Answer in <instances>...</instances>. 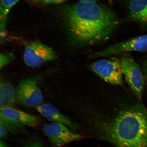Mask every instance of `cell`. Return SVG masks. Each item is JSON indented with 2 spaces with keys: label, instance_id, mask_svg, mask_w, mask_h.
I'll return each mask as SVG.
<instances>
[{
  "label": "cell",
  "instance_id": "obj_7",
  "mask_svg": "<svg viewBox=\"0 0 147 147\" xmlns=\"http://www.w3.org/2000/svg\"><path fill=\"white\" fill-rule=\"evenodd\" d=\"M17 100L24 105L39 106L43 100V95L35 78H28L18 83L16 89Z\"/></svg>",
  "mask_w": 147,
  "mask_h": 147
},
{
  "label": "cell",
  "instance_id": "obj_2",
  "mask_svg": "<svg viewBox=\"0 0 147 147\" xmlns=\"http://www.w3.org/2000/svg\"><path fill=\"white\" fill-rule=\"evenodd\" d=\"M99 137L116 147H147V108L137 103L101 125Z\"/></svg>",
  "mask_w": 147,
  "mask_h": 147
},
{
  "label": "cell",
  "instance_id": "obj_16",
  "mask_svg": "<svg viewBox=\"0 0 147 147\" xmlns=\"http://www.w3.org/2000/svg\"><path fill=\"white\" fill-rule=\"evenodd\" d=\"M67 0H45L44 3L45 4H60Z\"/></svg>",
  "mask_w": 147,
  "mask_h": 147
},
{
  "label": "cell",
  "instance_id": "obj_12",
  "mask_svg": "<svg viewBox=\"0 0 147 147\" xmlns=\"http://www.w3.org/2000/svg\"><path fill=\"white\" fill-rule=\"evenodd\" d=\"M17 100L16 90L13 86L8 82L1 80L0 83V109L13 107Z\"/></svg>",
  "mask_w": 147,
  "mask_h": 147
},
{
  "label": "cell",
  "instance_id": "obj_8",
  "mask_svg": "<svg viewBox=\"0 0 147 147\" xmlns=\"http://www.w3.org/2000/svg\"><path fill=\"white\" fill-rule=\"evenodd\" d=\"M147 50V34L136 37L127 41L114 44L106 49L90 55V58L107 56L130 51Z\"/></svg>",
  "mask_w": 147,
  "mask_h": 147
},
{
  "label": "cell",
  "instance_id": "obj_3",
  "mask_svg": "<svg viewBox=\"0 0 147 147\" xmlns=\"http://www.w3.org/2000/svg\"><path fill=\"white\" fill-rule=\"evenodd\" d=\"M57 58L56 53L52 49L38 40L31 42L25 46L24 60L29 67H39Z\"/></svg>",
  "mask_w": 147,
  "mask_h": 147
},
{
  "label": "cell",
  "instance_id": "obj_13",
  "mask_svg": "<svg viewBox=\"0 0 147 147\" xmlns=\"http://www.w3.org/2000/svg\"><path fill=\"white\" fill-rule=\"evenodd\" d=\"M20 0H1V9L8 14L9 11Z\"/></svg>",
  "mask_w": 147,
  "mask_h": 147
},
{
  "label": "cell",
  "instance_id": "obj_15",
  "mask_svg": "<svg viewBox=\"0 0 147 147\" xmlns=\"http://www.w3.org/2000/svg\"><path fill=\"white\" fill-rule=\"evenodd\" d=\"M1 30L4 28L5 26L7 15V14L5 13L1 9Z\"/></svg>",
  "mask_w": 147,
  "mask_h": 147
},
{
  "label": "cell",
  "instance_id": "obj_9",
  "mask_svg": "<svg viewBox=\"0 0 147 147\" xmlns=\"http://www.w3.org/2000/svg\"><path fill=\"white\" fill-rule=\"evenodd\" d=\"M0 117L22 125L31 127H36L39 125L40 123L39 119L35 116L13 107L1 109Z\"/></svg>",
  "mask_w": 147,
  "mask_h": 147
},
{
  "label": "cell",
  "instance_id": "obj_17",
  "mask_svg": "<svg viewBox=\"0 0 147 147\" xmlns=\"http://www.w3.org/2000/svg\"><path fill=\"white\" fill-rule=\"evenodd\" d=\"M142 73L144 78L147 82V58L143 64Z\"/></svg>",
  "mask_w": 147,
  "mask_h": 147
},
{
  "label": "cell",
  "instance_id": "obj_21",
  "mask_svg": "<svg viewBox=\"0 0 147 147\" xmlns=\"http://www.w3.org/2000/svg\"><path fill=\"white\" fill-rule=\"evenodd\" d=\"M97 0H80V1L87 2H96Z\"/></svg>",
  "mask_w": 147,
  "mask_h": 147
},
{
  "label": "cell",
  "instance_id": "obj_6",
  "mask_svg": "<svg viewBox=\"0 0 147 147\" xmlns=\"http://www.w3.org/2000/svg\"><path fill=\"white\" fill-rule=\"evenodd\" d=\"M44 133L54 147H62L69 143L80 140L82 136L74 133L61 123L53 122L43 127Z\"/></svg>",
  "mask_w": 147,
  "mask_h": 147
},
{
  "label": "cell",
  "instance_id": "obj_19",
  "mask_svg": "<svg viewBox=\"0 0 147 147\" xmlns=\"http://www.w3.org/2000/svg\"><path fill=\"white\" fill-rule=\"evenodd\" d=\"M26 147H44V146L40 143L35 142L28 145Z\"/></svg>",
  "mask_w": 147,
  "mask_h": 147
},
{
  "label": "cell",
  "instance_id": "obj_10",
  "mask_svg": "<svg viewBox=\"0 0 147 147\" xmlns=\"http://www.w3.org/2000/svg\"><path fill=\"white\" fill-rule=\"evenodd\" d=\"M36 109L40 114L48 120L53 122L63 124L74 130L75 126L68 117L62 114L56 107L49 103L41 104Z\"/></svg>",
  "mask_w": 147,
  "mask_h": 147
},
{
  "label": "cell",
  "instance_id": "obj_18",
  "mask_svg": "<svg viewBox=\"0 0 147 147\" xmlns=\"http://www.w3.org/2000/svg\"><path fill=\"white\" fill-rule=\"evenodd\" d=\"M7 129L2 125L0 124V137L1 138L5 137L7 135Z\"/></svg>",
  "mask_w": 147,
  "mask_h": 147
},
{
  "label": "cell",
  "instance_id": "obj_4",
  "mask_svg": "<svg viewBox=\"0 0 147 147\" xmlns=\"http://www.w3.org/2000/svg\"><path fill=\"white\" fill-rule=\"evenodd\" d=\"M92 71L105 81L115 85L123 84V73L121 61L103 59L91 64Z\"/></svg>",
  "mask_w": 147,
  "mask_h": 147
},
{
  "label": "cell",
  "instance_id": "obj_1",
  "mask_svg": "<svg viewBox=\"0 0 147 147\" xmlns=\"http://www.w3.org/2000/svg\"><path fill=\"white\" fill-rule=\"evenodd\" d=\"M63 14L71 39L81 47L106 41L119 23L114 11L96 2L80 1L67 5Z\"/></svg>",
  "mask_w": 147,
  "mask_h": 147
},
{
  "label": "cell",
  "instance_id": "obj_20",
  "mask_svg": "<svg viewBox=\"0 0 147 147\" xmlns=\"http://www.w3.org/2000/svg\"><path fill=\"white\" fill-rule=\"evenodd\" d=\"M0 147H8V146L6 143L1 139L0 142Z\"/></svg>",
  "mask_w": 147,
  "mask_h": 147
},
{
  "label": "cell",
  "instance_id": "obj_11",
  "mask_svg": "<svg viewBox=\"0 0 147 147\" xmlns=\"http://www.w3.org/2000/svg\"><path fill=\"white\" fill-rule=\"evenodd\" d=\"M128 9L131 20L147 28V0H130Z\"/></svg>",
  "mask_w": 147,
  "mask_h": 147
},
{
  "label": "cell",
  "instance_id": "obj_5",
  "mask_svg": "<svg viewBox=\"0 0 147 147\" xmlns=\"http://www.w3.org/2000/svg\"><path fill=\"white\" fill-rule=\"evenodd\" d=\"M121 61L126 82L134 95L141 100L144 86V78L140 68L129 56L123 57Z\"/></svg>",
  "mask_w": 147,
  "mask_h": 147
},
{
  "label": "cell",
  "instance_id": "obj_14",
  "mask_svg": "<svg viewBox=\"0 0 147 147\" xmlns=\"http://www.w3.org/2000/svg\"><path fill=\"white\" fill-rule=\"evenodd\" d=\"M11 55L7 53H2L0 55V69H2L8 65L12 61Z\"/></svg>",
  "mask_w": 147,
  "mask_h": 147
},
{
  "label": "cell",
  "instance_id": "obj_22",
  "mask_svg": "<svg viewBox=\"0 0 147 147\" xmlns=\"http://www.w3.org/2000/svg\"><path fill=\"white\" fill-rule=\"evenodd\" d=\"M34 1L36 2L43 1H45V0H34Z\"/></svg>",
  "mask_w": 147,
  "mask_h": 147
}]
</instances>
